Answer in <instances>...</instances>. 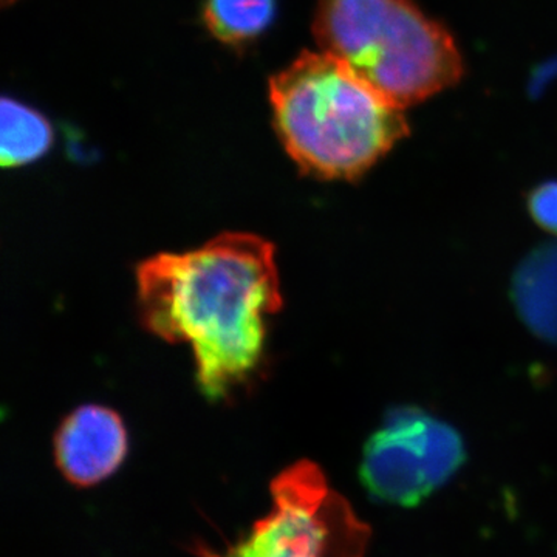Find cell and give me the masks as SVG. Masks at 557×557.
Returning a JSON list of instances; mask_svg holds the SVG:
<instances>
[{"instance_id":"1","label":"cell","mask_w":557,"mask_h":557,"mask_svg":"<svg viewBox=\"0 0 557 557\" xmlns=\"http://www.w3.org/2000/svg\"><path fill=\"white\" fill-rule=\"evenodd\" d=\"M276 249L263 237L225 233L186 252L139 263V319L168 343L189 344L201 394L231 397L259 372L267 319L282 309Z\"/></svg>"},{"instance_id":"2","label":"cell","mask_w":557,"mask_h":557,"mask_svg":"<svg viewBox=\"0 0 557 557\" xmlns=\"http://www.w3.org/2000/svg\"><path fill=\"white\" fill-rule=\"evenodd\" d=\"M274 127L304 174L355 180L409 135L405 108L327 51H304L271 78Z\"/></svg>"},{"instance_id":"3","label":"cell","mask_w":557,"mask_h":557,"mask_svg":"<svg viewBox=\"0 0 557 557\" xmlns=\"http://www.w3.org/2000/svg\"><path fill=\"white\" fill-rule=\"evenodd\" d=\"M313 33L322 50L405 109L463 76L453 36L410 0H318Z\"/></svg>"},{"instance_id":"4","label":"cell","mask_w":557,"mask_h":557,"mask_svg":"<svg viewBox=\"0 0 557 557\" xmlns=\"http://www.w3.org/2000/svg\"><path fill=\"white\" fill-rule=\"evenodd\" d=\"M273 507L247 536L223 553L200 557H364L370 528L333 490L318 465L300 460L271 482Z\"/></svg>"},{"instance_id":"5","label":"cell","mask_w":557,"mask_h":557,"mask_svg":"<svg viewBox=\"0 0 557 557\" xmlns=\"http://www.w3.org/2000/svg\"><path fill=\"white\" fill-rule=\"evenodd\" d=\"M465 445L456 429L424 410L388 412L362 454V485L397 507H417L460 469Z\"/></svg>"},{"instance_id":"6","label":"cell","mask_w":557,"mask_h":557,"mask_svg":"<svg viewBox=\"0 0 557 557\" xmlns=\"http://www.w3.org/2000/svg\"><path fill=\"white\" fill-rule=\"evenodd\" d=\"M129 449L127 431L115 410L86 405L73 410L54 435V460L72 485H98L119 471Z\"/></svg>"},{"instance_id":"7","label":"cell","mask_w":557,"mask_h":557,"mask_svg":"<svg viewBox=\"0 0 557 557\" xmlns=\"http://www.w3.org/2000/svg\"><path fill=\"white\" fill-rule=\"evenodd\" d=\"M515 296L520 314L531 330L557 341V245L537 249L520 267Z\"/></svg>"},{"instance_id":"8","label":"cell","mask_w":557,"mask_h":557,"mask_svg":"<svg viewBox=\"0 0 557 557\" xmlns=\"http://www.w3.org/2000/svg\"><path fill=\"white\" fill-rule=\"evenodd\" d=\"M0 119L2 166H24L40 159L50 149L53 141L50 123L35 109L11 98H3Z\"/></svg>"},{"instance_id":"9","label":"cell","mask_w":557,"mask_h":557,"mask_svg":"<svg viewBox=\"0 0 557 557\" xmlns=\"http://www.w3.org/2000/svg\"><path fill=\"white\" fill-rule=\"evenodd\" d=\"M276 0H207L203 10L209 32L228 46H244L269 28Z\"/></svg>"},{"instance_id":"10","label":"cell","mask_w":557,"mask_h":557,"mask_svg":"<svg viewBox=\"0 0 557 557\" xmlns=\"http://www.w3.org/2000/svg\"><path fill=\"white\" fill-rule=\"evenodd\" d=\"M530 211L542 228L557 234V182L542 185L531 194Z\"/></svg>"},{"instance_id":"11","label":"cell","mask_w":557,"mask_h":557,"mask_svg":"<svg viewBox=\"0 0 557 557\" xmlns=\"http://www.w3.org/2000/svg\"><path fill=\"white\" fill-rule=\"evenodd\" d=\"M16 2V0H2L3 5H7V3H13Z\"/></svg>"}]
</instances>
